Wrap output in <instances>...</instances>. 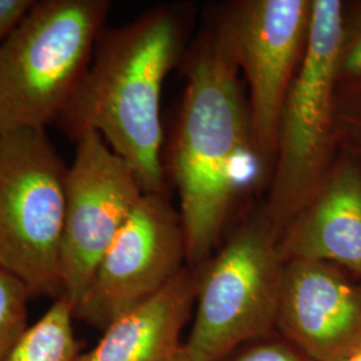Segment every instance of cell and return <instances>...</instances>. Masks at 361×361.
Returning <instances> with one entry per match:
<instances>
[{
    "mask_svg": "<svg viewBox=\"0 0 361 361\" xmlns=\"http://www.w3.org/2000/svg\"><path fill=\"white\" fill-rule=\"evenodd\" d=\"M232 361H314L293 345L284 343H261L246 349Z\"/></svg>",
    "mask_w": 361,
    "mask_h": 361,
    "instance_id": "e0dca14e",
    "label": "cell"
},
{
    "mask_svg": "<svg viewBox=\"0 0 361 361\" xmlns=\"http://www.w3.org/2000/svg\"><path fill=\"white\" fill-rule=\"evenodd\" d=\"M188 267L180 212L170 194H143L99 261L75 319L104 332Z\"/></svg>",
    "mask_w": 361,
    "mask_h": 361,
    "instance_id": "ba28073f",
    "label": "cell"
},
{
    "mask_svg": "<svg viewBox=\"0 0 361 361\" xmlns=\"http://www.w3.org/2000/svg\"><path fill=\"white\" fill-rule=\"evenodd\" d=\"M31 298L25 284L0 267V361L8 359L30 328Z\"/></svg>",
    "mask_w": 361,
    "mask_h": 361,
    "instance_id": "5bb4252c",
    "label": "cell"
},
{
    "mask_svg": "<svg viewBox=\"0 0 361 361\" xmlns=\"http://www.w3.org/2000/svg\"><path fill=\"white\" fill-rule=\"evenodd\" d=\"M200 268L186 267L158 295L110 324L75 361H174L193 310Z\"/></svg>",
    "mask_w": 361,
    "mask_h": 361,
    "instance_id": "7c38bea8",
    "label": "cell"
},
{
    "mask_svg": "<svg viewBox=\"0 0 361 361\" xmlns=\"http://www.w3.org/2000/svg\"><path fill=\"white\" fill-rule=\"evenodd\" d=\"M281 259L337 265L361 279V169L338 152L310 201L279 238Z\"/></svg>",
    "mask_w": 361,
    "mask_h": 361,
    "instance_id": "8fae6325",
    "label": "cell"
},
{
    "mask_svg": "<svg viewBox=\"0 0 361 361\" xmlns=\"http://www.w3.org/2000/svg\"><path fill=\"white\" fill-rule=\"evenodd\" d=\"M200 268L193 326L183 349L219 361L277 325L284 261L261 202Z\"/></svg>",
    "mask_w": 361,
    "mask_h": 361,
    "instance_id": "5b68a950",
    "label": "cell"
},
{
    "mask_svg": "<svg viewBox=\"0 0 361 361\" xmlns=\"http://www.w3.org/2000/svg\"><path fill=\"white\" fill-rule=\"evenodd\" d=\"M66 174L46 130L0 135V267L32 298L63 295Z\"/></svg>",
    "mask_w": 361,
    "mask_h": 361,
    "instance_id": "8992f818",
    "label": "cell"
},
{
    "mask_svg": "<svg viewBox=\"0 0 361 361\" xmlns=\"http://www.w3.org/2000/svg\"><path fill=\"white\" fill-rule=\"evenodd\" d=\"M313 0H232L207 15L247 87V104L265 192L276 159L277 130L286 94L310 38Z\"/></svg>",
    "mask_w": 361,
    "mask_h": 361,
    "instance_id": "52a82bcc",
    "label": "cell"
},
{
    "mask_svg": "<svg viewBox=\"0 0 361 361\" xmlns=\"http://www.w3.org/2000/svg\"><path fill=\"white\" fill-rule=\"evenodd\" d=\"M174 361H193L189 356H188V353L185 352V349H180V353L177 355V357L174 359Z\"/></svg>",
    "mask_w": 361,
    "mask_h": 361,
    "instance_id": "ffe728a7",
    "label": "cell"
},
{
    "mask_svg": "<svg viewBox=\"0 0 361 361\" xmlns=\"http://www.w3.org/2000/svg\"><path fill=\"white\" fill-rule=\"evenodd\" d=\"M182 70L185 89L164 168L178 194L188 267L198 268L221 246L244 174L253 166L259 178V169L243 78L207 18Z\"/></svg>",
    "mask_w": 361,
    "mask_h": 361,
    "instance_id": "6da1fadb",
    "label": "cell"
},
{
    "mask_svg": "<svg viewBox=\"0 0 361 361\" xmlns=\"http://www.w3.org/2000/svg\"><path fill=\"white\" fill-rule=\"evenodd\" d=\"M337 265L284 262L277 326L314 361L338 360L361 336V284Z\"/></svg>",
    "mask_w": 361,
    "mask_h": 361,
    "instance_id": "30bf717a",
    "label": "cell"
},
{
    "mask_svg": "<svg viewBox=\"0 0 361 361\" xmlns=\"http://www.w3.org/2000/svg\"><path fill=\"white\" fill-rule=\"evenodd\" d=\"M335 135L338 152L348 154L361 169V82L337 86Z\"/></svg>",
    "mask_w": 361,
    "mask_h": 361,
    "instance_id": "9a60e30c",
    "label": "cell"
},
{
    "mask_svg": "<svg viewBox=\"0 0 361 361\" xmlns=\"http://www.w3.org/2000/svg\"><path fill=\"white\" fill-rule=\"evenodd\" d=\"M34 0H0V44L22 22Z\"/></svg>",
    "mask_w": 361,
    "mask_h": 361,
    "instance_id": "ac0fdd59",
    "label": "cell"
},
{
    "mask_svg": "<svg viewBox=\"0 0 361 361\" xmlns=\"http://www.w3.org/2000/svg\"><path fill=\"white\" fill-rule=\"evenodd\" d=\"M336 361H361V336L360 338Z\"/></svg>",
    "mask_w": 361,
    "mask_h": 361,
    "instance_id": "d6986e66",
    "label": "cell"
},
{
    "mask_svg": "<svg viewBox=\"0 0 361 361\" xmlns=\"http://www.w3.org/2000/svg\"><path fill=\"white\" fill-rule=\"evenodd\" d=\"M341 16L343 0H313L307 50L283 104L274 166L261 201L279 238L338 153L335 104Z\"/></svg>",
    "mask_w": 361,
    "mask_h": 361,
    "instance_id": "277c9868",
    "label": "cell"
},
{
    "mask_svg": "<svg viewBox=\"0 0 361 361\" xmlns=\"http://www.w3.org/2000/svg\"><path fill=\"white\" fill-rule=\"evenodd\" d=\"M66 174V214L61 276L63 295L74 308L94 271L142 198L133 169L104 138L89 131L79 137Z\"/></svg>",
    "mask_w": 361,
    "mask_h": 361,
    "instance_id": "9c48e42d",
    "label": "cell"
},
{
    "mask_svg": "<svg viewBox=\"0 0 361 361\" xmlns=\"http://www.w3.org/2000/svg\"><path fill=\"white\" fill-rule=\"evenodd\" d=\"M109 0H40L0 44V135L58 123L106 30Z\"/></svg>",
    "mask_w": 361,
    "mask_h": 361,
    "instance_id": "3957f363",
    "label": "cell"
},
{
    "mask_svg": "<svg viewBox=\"0 0 361 361\" xmlns=\"http://www.w3.org/2000/svg\"><path fill=\"white\" fill-rule=\"evenodd\" d=\"M361 82V0L343 1L337 86Z\"/></svg>",
    "mask_w": 361,
    "mask_h": 361,
    "instance_id": "2e32d148",
    "label": "cell"
},
{
    "mask_svg": "<svg viewBox=\"0 0 361 361\" xmlns=\"http://www.w3.org/2000/svg\"><path fill=\"white\" fill-rule=\"evenodd\" d=\"M192 6L161 4L123 26L106 28L58 121L74 141L98 133L133 169L143 193L170 194L161 101L166 78L192 42Z\"/></svg>",
    "mask_w": 361,
    "mask_h": 361,
    "instance_id": "7a4b0ae2",
    "label": "cell"
},
{
    "mask_svg": "<svg viewBox=\"0 0 361 361\" xmlns=\"http://www.w3.org/2000/svg\"><path fill=\"white\" fill-rule=\"evenodd\" d=\"M74 304L62 296L52 302L6 361H75L80 344L74 331Z\"/></svg>",
    "mask_w": 361,
    "mask_h": 361,
    "instance_id": "4fadbf2b",
    "label": "cell"
}]
</instances>
